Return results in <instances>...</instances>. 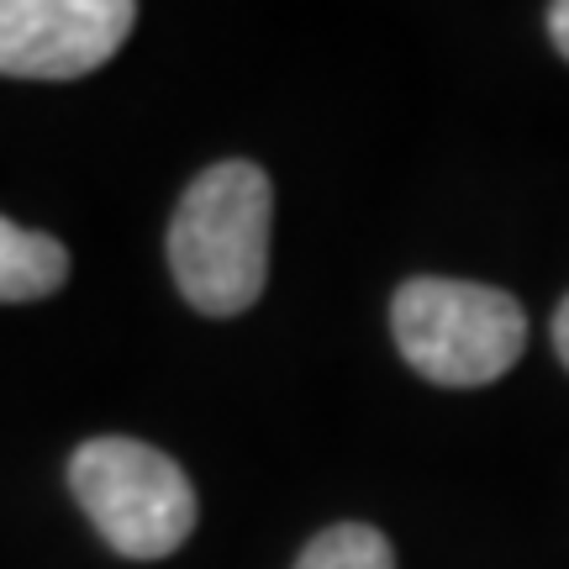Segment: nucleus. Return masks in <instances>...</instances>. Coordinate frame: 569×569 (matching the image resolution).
<instances>
[{"label":"nucleus","mask_w":569,"mask_h":569,"mask_svg":"<svg viewBox=\"0 0 569 569\" xmlns=\"http://www.w3.org/2000/svg\"><path fill=\"white\" fill-rule=\"evenodd\" d=\"M69 490L122 559H169L196 532V486L138 438H90L69 459Z\"/></svg>","instance_id":"nucleus-3"},{"label":"nucleus","mask_w":569,"mask_h":569,"mask_svg":"<svg viewBox=\"0 0 569 569\" xmlns=\"http://www.w3.org/2000/svg\"><path fill=\"white\" fill-rule=\"evenodd\" d=\"M132 21V0H0V74L80 80L122 48Z\"/></svg>","instance_id":"nucleus-4"},{"label":"nucleus","mask_w":569,"mask_h":569,"mask_svg":"<svg viewBox=\"0 0 569 569\" xmlns=\"http://www.w3.org/2000/svg\"><path fill=\"white\" fill-rule=\"evenodd\" d=\"M549 38L553 48L569 59V0H559V6H549Z\"/></svg>","instance_id":"nucleus-7"},{"label":"nucleus","mask_w":569,"mask_h":569,"mask_svg":"<svg viewBox=\"0 0 569 569\" xmlns=\"http://www.w3.org/2000/svg\"><path fill=\"white\" fill-rule=\"evenodd\" d=\"M274 184L259 163L222 159L190 180L169 222V269L201 317H243L269 280Z\"/></svg>","instance_id":"nucleus-1"},{"label":"nucleus","mask_w":569,"mask_h":569,"mask_svg":"<svg viewBox=\"0 0 569 569\" xmlns=\"http://www.w3.org/2000/svg\"><path fill=\"white\" fill-rule=\"evenodd\" d=\"M396 348L432 386H490L528 348V311L517 296L469 280H407L390 301Z\"/></svg>","instance_id":"nucleus-2"},{"label":"nucleus","mask_w":569,"mask_h":569,"mask_svg":"<svg viewBox=\"0 0 569 569\" xmlns=\"http://www.w3.org/2000/svg\"><path fill=\"white\" fill-rule=\"evenodd\" d=\"M296 569H396V553H390L380 528L338 522V528H322L306 543Z\"/></svg>","instance_id":"nucleus-6"},{"label":"nucleus","mask_w":569,"mask_h":569,"mask_svg":"<svg viewBox=\"0 0 569 569\" xmlns=\"http://www.w3.org/2000/svg\"><path fill=\"white\" fill-rule=\"evenodd\" d=\"M553 353H559V365L569 369V296L559 301V311H553Z\"/></svg>","instance_id":"nucleus-8"},{"label":"nucleus","mask_w":569,"mask_h":569,"mask_svg":"<svg viewBox=\"0 0 569 569\" xmlns=\"http://www.w3.org/2000/svg\"><path fill=\"white\" fill-rule=\"evenodd\" d=\"M69 280V248L48 232L0 217V306L42 301Z\"/></svg>","instance_id":"nucleus-5"}]
</instances>
